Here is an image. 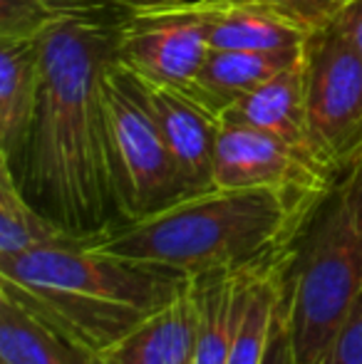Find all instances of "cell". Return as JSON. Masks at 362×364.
<instances>
[{
	"instance_id": "cell-5",
	"label": "cell",
	"mask_w": 362,
	"mask_h": 364,
	"mask_svg": "<svg viewBox=\"0 0 362 364\" xmlns=\"http://www.w3.org/2000/svg\"><path fill=\"white\" fill-rule=\"evenodd\" d=\"M107 161L115 203L122 220L147 216L176 198L186 188L149 109L139 77L115 60L102 80Z\"/></svg>"
},
{
	"instance_id": "cell-23",
	"label": "cell",
	"mask_w": 362,
	"mask_h": 364,
	"mask_svg": "<svg viewBox=\"0 0 362 364\" xmlns=\"http://www.w3.org/2000/svg\"><path fill=\"white\" fill-rule=\"evenodd\" d=\"M119 8L129 10H154V8H169V5H179V3H186V0H115Z\"/></svg>"
},
{
	"instance_id": "cell-15",
	"label": "cell",
	"mask_w": 362,
	"mask_h": 364,
	"mask_svg": "<svg viewBox=\"0 0 362 364\" xmlns=\"http://www.w3.org/2000/svg\"><path fill=\"white\" fill-rule=\"evenodd\" d=\"M308 45V43H305ZM305 48L290 50H208L196 80L183 92L221 117L243 95L253 92L293 63L303 58Z\"/></svg>"
},
{
	"instance_id": "cell-11",
	"label": "cell",
	"mask_w": 362,
	"mask_h": 364,
	"mask_svg": "<svg viewBox=\"0 0 362 364\" xmlns=\"http://www.w3.org/2000/svg\"><path fill=\"white\" fill-rule=\"evenodd\" d=\"M266 268L268 265H258V268H231L193 275L198 332L191 364H228L233 340L248 305V295L256 278Z\"/></svg>"
},
{
	"instance_id": "cell-14",
	"label": "cell",
	"mask_w": 362,
	"mask_h": 364,
	"mask_svg": "<svg viewBox=\"0 0 362 364\" xmlns=\"http://www.w3.org/2000/svg\"><path fill=\"white\" fill-rule=\"evenodd\" d=\"M221 119L268 132L315 156L308 134V114H305V53L288 70L233 102L221 114Z\"/></svg>"
},
{
	"instance_id": "cell-9",
	"label": "cell",
	"mask_w": 362,
	"mask_h": 364,
	"mask_svg": "<svg viewBox=\"0 0 362 364\" xmlns=\"http://www.w3.org/2000/svg\"><path fill=\"white\" fill-rule=\"evenodd\" d=\"M139 85L169 146L186 193L213 188V156H216L221 117L213 114L208 107H203L179 87L161 85L144 77H139Z\"/></svg>"
},
{
	"instance_id": "cell-12",
	"label": "cell",
	"mask_w": 362,
	"mask_h": 364,
	"mask_svg": "<svg viewBox=\"0 0 362 364\" xmlns=\"http://www.w3.org/2000/svg\"><path fill=\"white\" fill-rule=\"evenodd\" d=\"M43 87V48L38 35L0 38V154L25 156Z\"/></svg>"
},
{
	"instance_id": "cell-10",
	"label": "cell",
	"mask_w": 362,
	"mask_h": 364,
	"mask_svg": "<svg viewBox=\"0 0 362 364\" xmlns=\"http://www.w3.org/2000/svg\"><path fill=\"white\" fill-rule=\"evenodd\" d=\"M203 25L211 50L305 48L315 28L266 0H196L183 3Z\"/></svg>"
},
{
	"instance_id": "cell-18",
	"label": "cell",
	"mask_w": 362,
	"mask_h": 364,
	"mask_svg": "<svg viewBox=\"0 0 362 364\" xmlns=\"http://www.w3.org/2000/svg\"><path fill=\"white\" fill-rule=\"evenodd\" d=\"M112 10L124 8L115 0H0V38L40 35L58 20Z\"/></svg>"
},
{
	"instance_id": "cell-16",
	"label": "cell",
	"mask_w": 362,
	"mask_h": 364,
	"mask_svg": "<svg viewBox=\"0 0 362 364\" xmlns=\"http://www.w3.org/2000/svg\"><path fill=\"white\" fill-rule=\"evenodd\" d=\"M0 360L3 364H95L97 355L13 297L0 295Z\"/></svg>"
},
{
	"instance_id": "cell-4",
	"label": "cell",
	"mask_w": 362,
	"mask_h": 364,
	"mask_svg": "<svg viewBox=\"0 0 362 364\" xmlns=\"http://www.w3.org/2000/svg\"><path fill=\"white\" fill-rule=\"evenodd\" d=\"M288 275L290 335L298 364H320L362 297V159L340 171L305 223Z\"/></svg>"
},
{
	"instance_id": "cell-17",
	"label": "cell",
	"mask_w": 362,
	"mask_h": 364,
	"mask_svg": "<svg viewBox=\"0 0 362 364\" xmlns=\"http://www.w3.org/2000/svg\"><path fill=\"white\" fill-rule=\"evenodd\" d=\"M73 240L85 238L65 230L48 213L38 211L25 198L23 186L13 173V161L0 154V258H13Z\"/></svg>"
},
{
	"instance_id": "cell-3",
	"label": "cell",
	"mask_w": 362,
	"mask_h": 364,
	"mask_svg": "<svg viewBox=\"0 0 362 364\" xmlns=\"http://www.w3.org/2000/svg\"><path fill=\"white\" fill-rule=\"evenodd\" d=\"M179 268L97 250L85 240L0 258V295L13 297L92 355H105L186 290Z\"/></svg>"
},
{
	"instance_id": "cell-19",
	"label": "cell",
	"mask_w": 362,
	"mask_h": 364,
	"mask_svg": "<svg viewBox=\"0 0 362 364\" xmlns=\"http://www.w3.org/2000/svg\"><path fill=\"white\" fill-rule=\"evenodd\" d=\"M320 364H362V297L338 327Z\"/></svg>"
},
{
	"instance_id": "cell-13",
	"label": "cell",
	"mask_w": 362,
	"mask_h": 364,
	"mask_svg": "<svg viewBox=\"0 0 362 364\" xmlns=\"http://www.w3.org/2000/svg\"><path fill=\"white\" fill-rule=\"evenodd\" d=\"M198 332L193 278L181 295L100 355L105 364H191Z\"/></svg>"
},
{
	"instance_id": "cell-6",
	"label": "cell",
	"mask_w": 362,
	"mask_h": 364,
	"mask_svg": "<svg viewBox=\"0 0 362 364\" xmlns=\"http://www.w3.org/2000/svg\"><path fill=\"white\" fill-rule=\"evenodd\" d=\"M305 114L313 154L330 171L362 159V58L333 25L305 45Z\"/></svg>"
},
{
	"instance_id": "cell-24",
	"label": "cell",
	"mask_w": 362,
	"mask_h": 364,
	"mask_svg": "<svg viewBox=\"0 0 362 364\" xmlns=\"http://www.w3.org/2000/svg\"><path fill=\"white\" fill-rule=\"evenodd\" d=\"M95 364H105V362H102V360H100V357H97V362H95Z\"/></svg>"
},
{
	"instance_id": "cell-21",
	"label": "cell",
	"mask_w": 362,
	"mask_h": 364,
	"mask_svg": "<svg viewBox=\"0 0 362 364\" xmlns=\"http://www.w3.org/2000/svg\"><path fill=\"white\" fill-rule=\"evenodd\" d=\"M266 3L295 15V18H300L303 23H308L310 28L320 30V28H325V25H330V20L338 15V10L343 8L348 0H266Z\"/></svg>"
},
{
	"instance_id": "cell-8",
	"label": "cell",
	"mask_w": 362,
	"mask_h": 364,
	"mask_svg": "<svg viewBox=\"0 0 362 364\" xmlns=\"http://www.w3.org/2000/svg\"><path fill=\"white\" fill-rule=\"evenodd\" d=\"M208 50L203 25L183 3L134 10L119 25L117 60L132 73L161 85L188 90Z\"/></svg>"
},
{
	"instance_id": "cell-20",
	"label": "cell",
	"mask_w": 362,
	"mask_h": 364,
	"mask_svg": "<svg viewBox=\"0 0 362 364\" xmlns=\"http://www.w3.org/2000/svg\"><path fill=\"white\" fill-rule=\"evenodd\" d=\"M263 364H298L293 350V335H290V305H288V290L283 292L278 307L273 315L271 340H268V352Z\"/></svg>"
},
{
	"instance_id": "cell-2",
	"label": "cell",
	"mask_w": 362,
	"mask_h": 364,
	"mask_svg": "<svg viewBox=\"0 0 362 364\" xmlns=\"http://www.w3.org/2000/svg\"><path fill=\"white\" fill-rule=\"evenodd\" d=\"M320 201L266 186H213L110 225L85 243L112 255L171 265L191 278L258 268L293 253Z\"/></svg>"
},
{
	"instance_id": "cell-7",
	"label": "cell",
	"mask_w": 362,
	"mask_h": 364,
	"mask_svg": "<svg viewBox=\"0 0 362 364\" xmlns=\"http://www.w3.org/2000/svg\"><path fill=\"white\" fill-rule=\"evenodd\" d=\"M335 173L315 156L268 132L221 119L213 156V186L278 188L303 198H323Z\"/></svg>"
},
{
	"instance_id": "cell-22",
	"label": "cell",
	"mask_w": 362,
	"mask_h": 364,
	"mask_svg": "<svg viewBox=\"0 0 362 364\" xmlns=\"http://www.w3.org/2000/svg\"><path fill=\"white\" fill-rule=\"evenodd\" d=\"M335 30L348 40V45L362 58V0H348L330 20Z\"/></svg>"
},
{
	"instance_id": "cell-1",
	"label": "cell",
	"mask_w": 362,
	"mask_h": 364,
	"mask_svg": "<svg viewBox=\"0 0 362 364\" xmlns=\"http://www.w3.org/2000/svg\"><path fill=\"white\" fill-rule=\"evenodd\" d=\"M127 13L75 15L38 35L43 87L25 149V181L50 218L85 240L119 223L107 161L102 80L117 60Z\"/></svg>"
}]
</instances>
